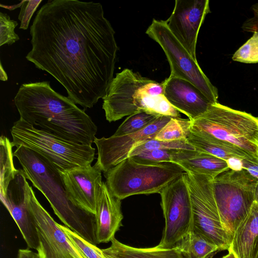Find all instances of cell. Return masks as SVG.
I'll return each mask as SVG.
<instances>
[{
    "instance_id": "1",
    "label": "cell",
    "mask_w": 258,
    "mask_h": 258,
    "mask_svg": "<svg viewBox=\"0 0 258 258\" xmlns=\"http://www.w3.org/2000/svg\"><path fill=\"white\" fill-rule=\"evenodd\" d=\"M30 34L26 58L54 77L68 97L85 109L102 99L118 47L100 3L49 0L37 12Z\"/></svg>"
},
{
    "instance_id": "2",
    "label": "cell",
    "mask_w": 258,
    "mask_h": 258,
    "mask_svg": "<svg viewBox=\"0 0 258 258\" xmlns=\"http://www.w3.org/2000/svg\"><path fill=\"white\" fill-rule=\"evenodd\" d=\"M14 103L20 118L61 139L92 146L97 127L84 110L55 91L49 81L24 83Z\"/></svg>"
},
{
    "instance_id": "3",
    "label": "cell",
    "mask_w": 258,
    "mask_h": 258,
    "mask_svg": "<svg viewBox=\"0 0 258 258\" xmlns=\"http://www.w3.org/2000/svg\"><path fill=\"white\" fill-rule=\"evenodd\" d=\"M14 156L21 165L26 178L46 197L66 226L96 245L95 215L71 201L60 171L45 157L23 146L17 147Z\"/></svg>"
},
{
    "instance_id": "4",
    "label": "cell",
    "mask_w": 258,
    "mask_h": 258,
    "mask_svg": "<svg viewBox=\"0 0 258 258\" xmlns=\"http://www.w3.org/2000/svg\"><path fill=\"white\" fill-rule=\"evenodd\" d=\"M102 99V108L109 122L140 112L180 116L166 98L162 82L144 78L128 69L116 74Z\"/></svg>"
},
{
    "instance_id": "5",
    "label": "cell",
    "mask_w": 258,
    "mask_h": 258,
    "mask_svg": "<svg viewBox=\"0 0 258 258\" xmlns=\"http://www.w3.org/2000/svg\"><path fill=\"white\" fill-rule=\"evenodd\" d=\"M190 121L192 133L228 142L258 157V117L217 102Z\"/></svg>"
},
{
    "instance_id": "6",
    "label": "cell",
    "mask_w": 258,
    "mask_h": 258,
    "mask_svg": "<svg viewBox=\"0 0 258 258\" xmlns=\"http://www.w3.org/2000/svg\"><path fill=\"white\" fill-rule=\"evenodd\" d=\"M186 172L170 162L145 164L128 157L104 173L111 193L120 200L130 196L159 193Z\"/></svg>"
},
{
    "instance_id": "7",
    "label": "cell",
    "mask_w": 258,
    "mask_h": 258,
    "mask_svg": "<svg viewBox=\"0 0 258 258\" xmlns=\"http://www.w3.org/2000/svg\"><path fill=\"white\" fill-rule=\"evenodd\" d=\"M13 147L23 146L49 160L60 172L91 165L95 149L74 143L38 128L20 118L11 129Z\"/></svg>"
},
{
    "instance_id": "8",
    "label": "cell",
    "mask_w": 258,
    "mask_h": 258,
    "mask_svg": "<svg viewBox=\"0 0 258 258\" xmlns=\"http://www.w3.org/2000/svg\"><path fill=\"white\" fill-rule=\"evenodd\" d=\"M257 180L243 168H229L213 179V192L221 222L232 239L254 202Z\"/></svg>"
},
{
    "instance_id": "9",
    "label": "cell",
    "mask_w": 258,
    "mask_h": 258,
    "mask_svg": "<svg viewBox=\"0 0 258 258\" xmlns=\"http://www.w3.org/2000/svg\"><path fill=\"white\" fill-rule=\"evenodd\" d=\"M184 175L191 204V229L221 250H228L232 237L221 222L213 192L214 178L189 172Z\"/></svg>"
},
{
    "instance_id": "10",
    "label": "cell",
    "mask_w": 258,
    "mask_h": 258,
    "mask_svg": "<svg viewBox=\"0 0 258 258\" xmlns=\"http://www.w3.org/2000/svg\"><path fill=\"white\" fill-rule=\"evenodd\" d=\"M146 33L164 51L170 67L169 76L189 82L212 103L218 102V91L199 66L197 59L172 33L166 21L153 19Z\"/></svg>"
},
{
    "instance_id": "11",
    "label": "cell",
    "mask_w": 258,
    "mask_h": 258,
    "mask_svg": "<svg viewBox=\"0 0 258 258\" xmlns=\"http://www.w3.org/2000/svg\"><path fill=\"white\" fill-rule=\"evenodd\" d=\"M184 174L171 182L160 192L165 226L161 241L156 245L157 247H174L191 229V204Z\"/></svg>"
},
{
    "instance_id": "12",
    "label": "cell",
    "mask_w": 258,
    "mask_h": 258,
    "mask_svg": "<svg viewBox=\"0 0 258 258\" xmlns=\"http://www.w3.org/2000/svg\"><path fill=\"white\" fill-rule=\"evenodd\" d=\"M29 207L37 231L40 258H84L31 190Z\"/></svg>"
},
{
    "instance_id": "13",
    "label": "cell",
    "mask_w": 258,
    "mask_h": 258,
    "mask_svg": "<svg viewBox=\"0 0 258 258\" xmlns=\"http://www.w3.org/2000/svg\"><path fill=\"white\" fill-rule=\"evenodd\" d=\"M172 117L161 115L143 130L131 134L109 138H95L98 157L94 164L105 173L122 161L128 158L132 150L139 145L154 139L159 131Z\"/></svg>"
},
{
    "instance_id": "14",
    "label": "cell",
    "mask_w": 258,
    "mask_h": 258,
    "mask_svg": "<svg viewBox=\"0 0 258 258\" xmlns=\"http://www.w3.org/2000/svg\"><path fill=\"white\" fill-rule=\"evenodd\" d=\"M209 13V0H176L171 15L165 20L172 33L195 59L199 30Z\"/></svg>"
},
{
    "instance_id": "15",
    "label": "cell",
    "mask_w": 258,
    "mask_h": 258,
    "mask_svg": "<svg viewBox=\"0 0 258 258\" xmlns=\"http://www.w3.org/2000/svg\"><path fill=\"white\" fill-rule=\"evenodd\" d=\"M26 179L23 169H18L1 201L19 227L28 246L37 250L39 246L38 233L29 204L32 188Z\"/></svg>"
},
{
    "instance_id": "16",
    "label": "cell",
    "mask_w": 258,
    "mask_h": 258,
    "mask_svg": "<svg viewBox=\"0 0 258 258\" xmlns=\"http://www.w3.org/2000/svg\"><path fill=\"white\" fill-rule=\"evenodd\" d=\"M101 173L95 165H91L60 172L71 201L76 206L94 215L103 182Z\"/></svg>"
},
{
    "instance_id": "17",
    "label": "cell",
    "mask_w": 258,
    "mask_h": 258,
    "mask_svg": "<svg viewBox=\"0 0 258 258\" xmlns=\"http://www.w3.org/2000/svg\"><path fill=\"white\" fill-rule=\"evenodd\" d=\"M162 83L168 102L190 120L202 115L213 104L188 81L169 76Z\"/></svg>"
},
{
    "instance_id": "18",
    "label": "cell",
    "mask_w": 258,
    "mask_h": 258,
    "mask_svg": "<svg viewBox=\"0 0 258 258\" xmlns=\"http://www.w3.org/2000/svg\"><path fill=\"white\" fill-rule=\"evenodd\" d=\"M95 216L97 244L111 241L122 226L123 216L121 200L111 193L106 182L103 181L100 189Z\"/></svg>"
},
{
    "instance_id": "19",
    "label": "cell",
    "mask_w": 258,
    "mask_h": 258,
    "mask_svg": "<svg viewBox=\"0 0 258 258\" xmlns=\"http://www.w3.org/2000/svg\"><path fill=\"white\" fill-rule=\"evenodd\" d=\"M171 163L179 165L186 172L205 175L214 178L229 168L226 160L197 150H175Z\"/></svg>"
},
{
    "instance_id": "20",
    "label": "cell",
    "mask_w": 258,
    "mask_h": 258,
    "mask_svg": "<svg viewBox=\"0 0 258 258\" xmlns=\"http://www.w3.org/2000/svg\"><path fill=\"white\" fill-rule=\"evenodd\" d=\"M258 242V205L254 202L250 212L234 232L228 250L236 258H252Z\"/></svg>"
},
{
    "instance_id": "21",
    "label": "cell",
    "mask_w": 258,
    "mask_h": 258,
    "mask_svg": "<svg viewBox=\"0 0 258 258\" xmlns=\"http://www.w3.org/2000/svg\"><path fill=\"white\" fill-rule=\"evenodd\" d=\"M111 242L109 247L102 249L107 258H186L175 246L138 248L123 244L115 238Z\"/></svg>"
},
{
    "instance_id": "22",
    "label": "cell",
    "mask_w": 258,
    "mask_h": 258,
    "mask_svg": "<svg viewBox=\"0 0 258 258\" xmlns=\"http://www.w3.org/2000/svg\"><path fill=\"white\" fill-rule=\"evenodd\" d=\"M187 140L195 150L208 153L227 162L232 159L251 160L256 158L235 145L214 138L203 137L191 132Z\"/></svg>"
},
{
    "instance_id": "23",
    "label": "cell",
    "mask_w": 258,
    "mask_h": 258,
    "mask_svg": "<svg viewBox=\"0 0 258 258\" xmlns=\"http://www.w3.org/2000/svg\"><path fill=\"white\" fill-rule=\"evenodd\" d=\"M175 246L186 258H212L217 252L221 250L192 229Z\"/></svg>"
},
{
    "instance_id": "24",
    "label": "cell",
    "mask_w": 258,
    "mask_h": 258,
    "mask_svg": "<svg viewBox=\"0 0 258 258\" xmlns=\"http://www.w3.org/2000/svg\"><path fill=\"white\" fill-rule=\"evenodd\" d=\"M12 144L9 139L2 135L0 139V191L1 199L5 197L10 181L17 171L14 165Z\"/></svg>"
},
{
    "instance_id": "25",
    "label": "cell",
    "mask_w": 258,
    "mask_h": 258,
    "mask_svg": "<svg viewBox=\"0 0 258 258\" xmlns=\"http://www.w3.org/2000/svg\"><path fill=\"white\" fill-rule=\"evenodd\" d=\"M190 133V120L171 117L154 139L161 141L186 140Z\"/></svg>"
},
{
    "instance_id": "26",
    "label": "cell",
    "mask_w": 258,
    "mask_h": 258,
    "mask_svg": "<svg viewBox=\"0 0 258 258\" xmlns=\"http://www.w3.org/2000/svg\"><path fill=\"white\" fill-rule=\"evenodd\" d=\"M158 116L148 112L130 115L119 126L113 136H120L138 132L153 122Z\"/></svg>"
},
{
    "instance_id": "27",
    "label": "cell",
    "mask_w": 258,
    "mask_h": 258,
    "mask_svg": "<svg viewBox=\"0 0 258 258\" xmlns=\"http://www.w3.org/2000/svg\"><path fill=\"white\" fill-rule=\"evenodd\" d=\"M155 149L195 150L194 147L188 142L187 140L161 141L152 139L147 141L134 148L129 154L128 157L136 156L144 151Z\"/></svg>"
},
{
    "instance_id": "28",
    "label": "cell",
    "mask_w": 258,
    "mask_h": 258,
    "mask_svg": "<svg viewBox=\"0 0 258 258\" xmlns=\"http://www.w3.org/2000/svg\"><path fill=\"white\" fill-rule=\"evenodd\" d=\"M84 258H107L96 245L86 240L66 226L59 224Z\"/></svg>"
},
{
    "instance_id": "29",
    "label": "cell",
    "mask_w": 258,
    "mask_h": 258,
    "mask_svg": "<svg viewBox=\"0 0 258 258\" xmlns=\"http://www.w3.org/2000/svg\"><path fill=\"white\" fill-rule=\"evenodd\" d=\"M232 59L246 63L258 62V32L254 31L252 36L234 53Z\"/></svg>"
},
{
    "instance_id": "30",
    "label": "cell",
    "mask_w": 258,
    "mask_h": 258,
    "mask_svg": "<svg viewBox=\"0 0 258 258\" xmlns=\"http://www.w3.org/2000/svg\"><path fill=\"white\" fill-rule=\"evenodd\" d=\"M18 25L17 21L12 20L7 14L0 12V46L11 45L20 39L15 32V28Z\"/></svg>"
},
{
    "instance_id": "31",
    "label": "cell",
    "mask_w": 258,
    "mask_h": 258,
    "mask_svg": "<svg viewBox=\"0 0 258 258\" xmlns=\"http://www.w3.org/2000/svg\"><path fill=\"white\" fill-rule=\"evenodd\" d=\"M175 150L155 149L141 152L131 157L137 162L145 164H158L170 162Z\"/></svg>"
},
{
    "instance_id": "32",
    "label": "cell",
    "mask_w": 258,
    "mask_h": 258,
    "mask_svg": "<svg viewBox=\"0 0 258 258\" xmlns=\"http://www.w3.org/2000/svg\"><path fill=\"white\" fill-rule=\"evenodd\" d=\"M42 2V0H24L18 16V19L21 21L19 27L20 29H28L33 14Z\"/></svg>"
},
{
    "instance_id": "33",
    "label": "cell",
    "mask_w": 258,
    "mask_h": 258,
    "mask_svg": "<svg viewBox=\"0 0 258 258\" xmlns=\"http://www.w3.org/2000/svg\"><path fill=\"white\" fill-rule=\"evenodd\" d=\"M253 17L245 21L242 25V29L247 32H258V3L251 6Z\"/></svg>"
},
{
    "instance_id": "34",
    "label": "cell",
    "mask_w": 258,
    "mask_h": 258,
    "mask_svg": "<svg viewBox=\"0 0 258 258\" xmlns=\"http://www.w3.org/2000/svg\"><path fill=\"white\" fill-rule=\"evenodd\" d=\"M241 168L246 169L252 176L258 179V158L241 160Z\"/></svg>"
},
{
    "instance_id": "35",
    "label": "cell",
    "mask_w": 258,
    "mask_h": 258,
    "mask_svg": "<svg viewBox=\"0 0 258 258\" xmlns=\"http://www.w3.org/2000/svg\"><path fill=\"white\" fill-rule=\"evenodd\" d=\"M18 258H40L39 254L28 249H20Z\"/></svg>"
},
{
    "instance_id": "36",
    "label": "cell",
    "mask_w": 258,
    "mask_h": 258,
    "mask_svg": "<svg viewBox=\"0 0 258 258\" xmlns=\"http://www.w3.org/2000/svg\"><path fill=\"white\" fill-rule=\"evenodd\" d=\"M24 2V0L21 1L20 3H19V4H15L14 5H11V6L5 5L1 4L0 6H1V7L5 8L6 9H8L10 11H12L16 9L21 8L22 7V5L23 4Z\"/></svg>"
},
{
    "instance_id": "37",
    "label": "cell",
    "mask_w": 258,
    "mask_h": 258,
    "mask_svg": "<svg viewBox=\"0 0 258 258\" xmlns=\"http://www.w3.org/2000/svg\"><path fill=\"white\" fill-rule=\"evenodd\" d=\"M8 75L3 68L2 62H0V80L2 81H8Z\"/></svg>"
},
{
    "instance_id": "38",
    "label": "cell",
    "mask_w": 258,
    "mask_h": 258,
    "mask_svg": "<svg viewBox=\"0 0 258 258\" xmlns=\"http://www.w3.org/2000/svg\"><path fill=\"white\" fill-rule=\"evenodd\" d=\"M254 196V202H255L258 205V180L255 187Z\"/></svg>"
},
{
    "instance_id": "39",
    "label": "cell",
    "mask_w": 258,
    "mask_h": 258,
    "mask_svg": "<svg viewBox=\"0 0 258 258\" xmlns=\"http://www.w3.org/2000/svg\"><path fill=\"white\" fill-rule=\"evenodd\" d=\"M252 258H258V242L255 248Z\"/></svg>"
},
{
    "instance_id": "40",
    "label": "cell",
    "mask_w": 258,
    "mask_h": 258,
    "mask_svg": "<svg viewBox=\"0 0 258 258\" xmlns=\"http://www.w3.org/2000/svg\"><path fill=\"white\" fill-rule=\"evenodd\" d=\"M222 258H236L234 254L232 253L231 252L228 251V253L223 256Z\"/></svg>"
}]
</instances>
